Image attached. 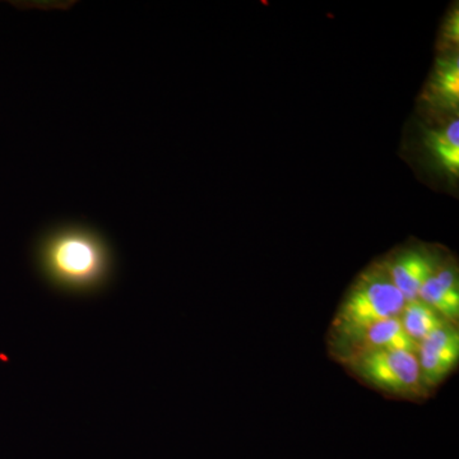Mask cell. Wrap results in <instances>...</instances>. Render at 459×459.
<instances>
[{"label":"cell","instance_id":"cell-2","mask_svg":"<svg viewBox=\"0 0 459 459\" xmlns=\"http://www.w3.org/2000/svg\"><path fill=\"white\" fill-rule=\"evenodd\" d=\"M406 299L392 282L385 264L365 271L343 299L332 328L344 331L400 318Z\"/></svg>","mask_w":459,"mask_h":459},{"label":"cell","instance_id":"cell-8","mask_svg":"<svg viewBox=\"0 0 459 459\" xmlns=\"http://www.w3.org/2000/svg\"><path fill=\"white\" fill-rule=\"evenodd\" d=\"M400 320L407 336L416 343L421 342L429 334L449 323L440 314L435 312L433 307L422 303L419 299L407 301L402 310Z\"/></svg>","mask_w":459,"mask_h":459},{"label":"cell","instance_id":"cell-7","mask_svg":"<svg viewBox=\"0 0 459 459\" xmlns=\"http://www.w3.org/2000/svg\"><path fill=\"white\" fill-rule=\"evenodd\" d=\"M418 299L455 325L459 316L457 270L453 265H439L420 289Z\"/></svg>","mask_w":459,"mask_h":459},{"label":"cell","instance_id":"cell-6","mask_svg":"<svg viewBox=\"0 0 459 459\" xmlns=\"http://www.w3.org/2000/svg\"><path fill=\"white\" fill-rule=\"evenodd\" d=\"M437 259L424 250H404L385 263L386 272L406 301L418 299L420 289L437 271Z\"/></svg>","mask_w":459,"mask_h":459},{"label":"cell","instance_id":"cell-4","mask_svg":"<svg viewBox=\"0 0 459 459\" xmlns=\"http://www.w3.org/2000/svg\"><path fill=\"white\" fill-rule=\"evenodd\" d=\"M331 343L333 353L340 356L341 361L379 350L418 351V343L407 336L400 318L382 320L364 327L333 331Z\"/></svg>","mask_w":459,"mask_h":459},{"label":"cell","instance_id":"cell-3","mask_svg":"<svg viewBox=\"0 0 459 459\" xmlns=\"http://www.w3.org/2000/svg\"><path fill=\"white\" fill-rule=\"evenodd\" d=\"M342 362L356 377L385 394L412 398L428 394L416 352L379 350L352 356Z\"/></svg>","mask_w":459,"mask_h":459},{"label":"cell","instance_id":"cell-1","mask_svg":"<svg viewBox=\"0 0 459 459\" xmlns=\"http://www.w3.org/2000/svg\"><path fill=\"white\" fill-rule=\"evenodd\" d=\"M36 264L45 280L69 294H93L114 273V253L107 238L84 225L57 226L36 246Z\"/></svg>","mask_w":459,"mask_h":459},{"label":"cell","instance_id":"cell-10","mask_svg":"<svg viewBox=\"0 0 459 459\" xmlns=\"http://www.w3.org/2000/svg\"><path fill=\"white\" fill-rule=\"evenodd\" d=\"M439 90L444 99L451 102L457 101L459 95V74L457 59L444 66L439 74Z\"/></svg>","mask_w":459,"mask_h":459},{"label":"cell","instance_id":"cell-5","mask_svg":"<svg viewBox=\"0 0 459 459\" xmlns=\"http://www.w3.org/2000/svg\"><path fill=\"white\" fill-rule=\"evenodd\" d=\"M418 356L421 379L425 388L439 385L457 367L459 359V333L455 325L448 323L418 343Z\"/></svg>","mask_w":459,"mask_h":459},{"label":"cell","instance_id":"cell-9","mask_svg":"<svg viewBox=\"0 0 459 459\" xmlns=\"http://www.w3.org/2000/svg\"><path fill=\"white\" fill-rule=\"evenodd\" d=\"M431 148L435 155L448 170L457 172L459 169V122L453 120L446 128L430 133Z\"/></svg>","mask_w":459,"mask_h":459}]
</instances>
